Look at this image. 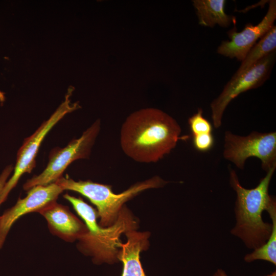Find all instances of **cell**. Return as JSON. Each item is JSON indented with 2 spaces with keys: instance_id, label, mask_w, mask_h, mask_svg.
Segmentation results:
<instances>
[{
  "instance_id": "16",
  "label": "cell",
  "mask_w": 276,
  "mask_h": 276,
  "mask_svg": "<svg viewBox=\"0 0 276 276\" xmlns=\"http://www.w3.org/2000/svg\"><path fill=\"white\" fill-rule=\"evenodd\" d=\"M202 112V109L198 108L197 111L188 119V124L192 135L212 133V125L203 116Z\"/></svg>"
},
{
  "instance_id": "19",
  "label": "cell",
  "mask_w": 276,
  "mask_h": 276,
  "mask_svg": "<svg viewBox=\"0 0 276 276\" xmlns=\"http://www.w3.org/2000/svg\"><path fill=\"white\" fill-rule=\"evenodd\" d=\"M213 276H228L226 272L222 269H218Z\"/></svg>"
},
{
  "instance_id": "20",
  "label": "cell",
  "mask_w": 276,
  "mask_h": 276,
  "mask_svg": "<svg viewBox=\"0 0 276 276\" xmlns=\"http://www.w3.org/2000/svg\"><path fill=\"white\" fill-rule=\"evenodd\" d=\"M265 276H276V272H275V271H274L273 272H272L271 273L269 274H268L267 275H265Z\"/></svg>"
},
{
  "instance_id": "1",
  "label": "cell",
  "mask_w": 276,
  "mask_h": 276,
  "mask_svg": "<svg viewBox=\"0 0 276 276\" xmlns=\"http://www.w3.org/2000/svg\"><path fill=\"white\" fill-rule=\"evenodd\" d=\"M181 128L167 113L153 108L130 114L122 125L121 148L128 157L140 163H155L168 154L179 140Z\"/></svg>"
},
{
  "instance_id": "15",
  "label": "cell",
  "mask_w": 276,
  "mask_h": 276,
  "mask_svg": "<svg viewBox=\"0 0 276 276\" xmlns=\"http://www.w3.org/2000/svg\"><path fill=\"white\" fill-rule=\"evenodd\" d=\"M272 221V232L269 238L262 246L255 249L244 257V261L251 262L257 260H264L276 265V202L273 200L266 210Z\"/></svg>"
},
{
  "instance_id": "9",
  "label": "cell",
  "mask_w": 276,
  "mask_h": 276,
  "mask_svg": "<svg viewBox=\"0 0 276 276\" xmlns=\"http://www.w3.org/2000/svg\"><path fill=\"white\" fill-rule=\"evenodd\" d=\"M267 12L262 20L256 25L248 23L240 32L236 27L227 32L228 40L221 42L217 53L231 59L242 61L248 52L273 26L276 19V1H269Z\"/></svg>"
},
{
  "instance_id": "18",
  "label": "cell",
  "mask_w": 276,
  "mask_h": 276,
  "mask_svg": "<svg viewBox=\"0 0 276 276\" xmlns=\"http://www.w3.org/2000/svg\"><path fill=\"white\" fill-rule=\"evenodd\" d=\"M14 170V166L10 164L5 167L0 174V195L2 191Z\"/></svg>"
},
{
  "instance_id": "2",
  "label": "cell",
  "mask_w": 276,
  "mask_h": 276,
  "mask_svg": "<svg viewBox=\"0 0 276 276\" xmlns=\"http://www.w3.org/2000/svg\"><path fill=\"white\" fill-rule=\"evenodd\" d=\"M275 168L268 170L258 185L250 189L242 187L235 171L229 170V184L237 195L236 224L231 232L250 249L263 245L271 234L272 224L263 221L262 213L275 199L269 194L268 189Z\"/></svg>"
},
{
  "instance_id": "12",
  "label": "cell",
  "mask_w": 276,
  "mask_h": 276,
  "mask_svg": "<svg viewBox=\"0 0 276 276\" xmlns=\"http://www.w3.org/2000/svg\"><path fill=\"white\" fill-rule=\"evenodd\" d=\"M127 241L121 243L117 259L123 264L121 276H146L140 261V253L148 246L149 234L133 229L125 233Z\"/></svg>"
},
{
  "instance_id": "5",
  "label": "cell",
  "mask_w": 276,
  "mask_h": 276,
  "mask_svg": "<svg viewBox=\"0 0 276 276\" xmlns=\"http://www.w3.org/2000/svg\"><path fill=\"white\" fill-rule=\"evenodd\" d=\"M223 155L240 169H243L250 157L259 158L266 172L276 167V132L253 131L247 136H240L226 131Z\"/></svg>"
},
{
  "instance_id": "8",
  "label": "cell",
  "mask_w": 276,
  "mask_h": 276,
  "mask_svg": "<svg viewBox=\"0 0 276 276\" xmlns=\"http://www.w3.org/2000/svg\"><path fill=\"white\" fill-rule=\"evenodd\" d=\"M275 61V51L260 60L245 72L233 76L220 94L211 103L212 119L216 128L222 125L224 112L229 103L240 94L262 86L269 78Z\"/></svg>"
},
{
  "instance_id": "6",
  "label": "cell",
  "mask_w": 276,
  "mask_h": 276,
  "mask_svg": "<svg viewBox=\"0 0 276 276\" xmlns=\"http://www.w3.org/2000/svg\"><path fill=\"white\" fill-rule=\"evenodd\" d=\"M71 89L65 97V101L36 130L26 138L17 153L16 160L13 172L6 182L0 195V205L7 199L10 192L16 187L22 175L30 173L36 166V157L42 142L48 133L67 113L79 108L78 102L71 103Z\"/></svg>"
},
{
  "instance_id": "14",
  "label": "cell",
  "mask_w": 276,
  "mask_h": 276,
  "mask_svg": "<svg viewBox=\"0 0 276 276\" xmlns=\"http://www.w3.org/2000/svg\"><path fill=\"white\" fill-rule=\"evenodd\" d=\"M276 27L274 25L249 50L233 75L237 76L245 72L260 60L275 51Z\"/></svg>"
},
{
  "instance_id": "10",
  "label": "cell",
  "mask_w": 276,
  "mask_h": 276,
  "mask_svg": "<svg viewBox=\"0 0 276 276\" xmlns=\"http://www.w3.org/2000/svg\"><path fill=\"white\" fill-rule=\"evenodd\" d=\"M62 188L56 182L38 185L27 191V196L19 198L16 203L0 216V249L13 224L21 216L32 212H38L49 204L57 201Z\"/></svg>"
},
{
  "instance_id": "17",
  "label": "cell",
  "mask_w": 276,
  "mask_h": 276,
  "mask_svg": "<svg viewBox=\"0 0 276 276\" xmlns=\"http://www.w3.org/2000/svg\"><path fill=\"white\" fill-rule=\"evenodd\" d=\"M215 143L212 133L193 135V145L196 150L200 152H206L211 150Z\"/></svg>"
},
{
  "instance_id": "13",
  "label": "cell",
  "mask_w": 276,
  "mask_h": 276,
  "mask_svg": "<svg viewBox=\"0 0 276 276\" xmlns=\"http://www.w3.org/2000/svg\"><path fill=\"white\" fill-rule=\"evenodd\" d=\"M200 25L213 28L216 25L228 28L236 22V17L225 12V0H193Z\"/></svg>"
},
{
  "instance_id": "4",
  "label": "cell",
  "mask_w": 276,
  "mask_h": 276,
  "mask_svg": "<svg viewBox=\"0 0 276 276\" xmlns=\"http://www.w3.org/2000/svg\"><path fill=\"white\" fill-rule=\"evenodd\" d=\"M100 128L101 121L98 119L80 137L73 140L64 148L53 150L45 168L39 174L27 180L23 189L28 191L36 186L54 183L62 176L65 169L75 160L88 158Z\"/></svg>"
},
{
  "instance_id": "7",
  "label": "cell",
  "mask_w": 276,
  "mask_h": 276,
  "mask_svg": "<svg viewBox=\"0 0 276 276\" xmlns=\"http://www.w3.org/2000/svg\"><path fill=\"white\" fill-rule=\"evenodd\" d=\"M122 211L112 225L104 227L97 224L78 240V248L92 257L96 264L114 262L121 243V235L132 229L134 221L126 212Z\"/></svg>"
},
{
  "instance_id": "3",
  "label": "cell",
  "mask_w": 276,
  "mask_h": 276,
  "mask_svg": "<svg viewBox=\"0 0 276 276\" xmlns=\"http://www.w3.org/2000/svg\"><path fill=\"white\" fill-rule=\"evenodd\" d=\"M55 182L63 190L77 192L88 198L97 209L100 220L99 225L108 227L118 218L123 204L141 192L147 189L163 187L168 182L158 176L136 183L119 194L114 193L108 185L90 180L76 181L66 175Z\"/></svg>"
},
{
  "instance_id": "11",
  "label": "cell",
  "mask_w": 276,
  "mask_h": 276,
  "mask_svg": "<svg viewBox=\"0 0 276 276\" xmlns=\"http://www.w3.org/2000/svg\"><path fill=\"white\" fill-rule=\"evenodd\" d=\"M38 213L46 220L50 232L65 241L78 240L88 231L86 225L67 206L57 201L49 204Z\"/></svg>"
}]
</instances>
